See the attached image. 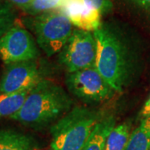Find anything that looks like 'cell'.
Segmentation results:
<instances>
[{"mask_svg": "<svg viewBox=\"0 0 150 150\" xmlns=\"http://www.w3.org/2000/svg\"><path fill=\"white\" fill-rule=\"evenodd\" d=\"M72 103L62 87L42 79L30 91L21 109L10 118L28 127H41L63 117Z\"/></svg>", "mask_w": 150, "mask_h": 150, "instance_id": "1", "label": "cell"}, {"mask_svg": "<svg viewBox=\"0 0 150 150\" xmlns=\"http://www.w3.org/2000/svg\"><path fill=\"white\" fill-rule=\"evenodd\" d=\"M97 42L95 67L115 92H123L130 75V60L124 43L110 28L93 32Z\"/></svg>", "mask_w": 150, "mask_h": 150, "instance_id": "2", "label": "cell"}, {"mask_svg": "<svg viewBox=\"0 0 150 150\" xmlns=\"http://www.w3.org/2000/svg\"><path fill=\"white\" fill-rule=\"evenodd\" d=\"M102 116L96 110L74 107L51 129L53 150H82Z\"/></svg>", "mask_w": 150, "mask_h": 150, "instance_id": "3", "label": "cell"}, {"mask_svg": "<svg viewBox=\"0 0 150 150\" xmlns=\"http://www.w3.org/2000/svg\"><path fill=\"white\" fill-rule=\"evenodd\" d=\"M32 27L38 45L48 56L60 53L74 31L69 19L59 10L34 16Z\"/></svg>", "mask_w": 150, "mask_h": 150, "instance_id": "4", "label": "cell"}, {"mask_svg": "<svg viewBox=\"0 0 150 150\" xmlns=\"http://www.w3.org/2000/svg\"><path fill=\"white\" fill-rule=\"evenodd\" d=\"M97 42L93 33L75 28L59 54V60L68 73L96 64Z\"/></svg>", "mask_w": 150, "mask_h": 150, "instance_id": "5", "label": "cell"}, {"mask_svg": "<svg viewBox=\"0 0 150 150\" xmlns=\"http://www.w3.org/2000/svg\"><path fill=\"white\" fill-rule=\"evenodd\" d=\"M66 84L74 96L86 103L107 100L115 92L95 66L68 73Z\"/></svg>", "mask_w": 150, "mask_h": 150, "instance_id": "6", "label": "cell"}, {"mask_svg": "<svg viewBox=\"0 0 150 150\" xmlns=\"http://www.w3.org/2000/svg\"><path fill=\"white\" fill-rule=\"evenodd\" d=\"M38 49L31 33L15 23L0 38V59L6 65L35 60Z\"/></svg>", "mask_w": 150, "mask_h": 150, "instance_id": "7", "label": "cell"}, {"mask_svg": "<svg viewBox=\"0 0 150 150\" xmlns=\"http://www.w3.org/2000/svg\"><path fill=\"white\" fill-rule=\"evenodd\" d=\"M42 79L35 60L8 64L0 79V93H12L33 88Z\"/></svg>", "mask_w": 150, "mask_h": 150, "instance_id": "8", "label": "cell"}, {"mask_svg": "<svg viewBox=\"0 0 150 150\" xmlns=\"http://www.w3.org/2000/svg\"><path fill=\"white\" fill-rule=\"evenodd\" d=\"M59 11L69 19L73 26L81 30L93 33L102 25V14L83 0H68Z\"/></svg>", "mask_w": 150, "mask_h": 150, "instance_id": "9", "label": "cell"}, {"mask_svg": "<svg viewBox=\"0 0 150 150\" xmlns=\"http://www.w3.org/2000/svg\"><path fill=\"white\" fill-rule=\"evenodd\" d=\"M0 150H40L31 136L13 129H0Z\"/></svg>", "mask_w": 150, "mask_h": 150, "instance_id": "10", "label": "cell"}, {"mask_svg": "<svg viewBox=\"0 0 150 150\" xmlns=\"http://www.w3.org/2000/svg\"><path fill=\"white\" fill-rule=\"evenodd\" d=\"M115 126L116 120L112 115L101 118L82 150H104L108 137Z\"/></svg>", "mask_w": 150, "mask_h": 150, "instance_id": "11", "label": "cell"}, {"mask_svg": "<svg viewBox=\"0 0 150 150\" xmlns=\"http://www.w3.org/2000/svg\"><path fill=\"white\" fill-rule=\"evenodd\" d=\"M33 88L12 93H0V118H11L15 115L22 108Z\"/></svg>", "mask_w": 150, "mask_h": 150, "instance_id": "12", "label": "cell"}, {"mask_svg": "<svg viewBox=\"0 0 150 150\" xmlns=\"http://www.w3.org/2000/svg\"><path fill=\"white\" fill-rule=\"evenodd\" d=\"M124 150H150V117L144 118L130 134Z\"/></svg>", "mask_w": 150, "mask_h": 150, "instance_id": "13", "label": "cell"}, {"mask_svg": "<svg viewBox=\"0 0 150 150\" xmlns=\"http://www.w3.org/2000/svg\"><path fill=\"white\" fill-rule=\"evenodd\" d=\"M129 122L120 123L114 127L108 137L104 150H124L130 135Z\"/></svg>", "mask_w": 150, "mask_h": 150, "instance_id": "14", "label": "cell"}, {"mask_svg": "<svg viewBox=\"0 0 150 150\" xmlns=\"http://www.w3.org/2000/svg\"><path fill=\"white\" fill-rule=\"evenodd\" d=\"M68 0H33L23 10L26 13L37 16L43 13L60 9Z\"/></svg>", "mask_w": 150, "mask_h": 150, "instance_id": "15", "label": "cell"}, {"mask_svg": "<svg viewBox=\"0 0 150 150\" xmlns=\"http://www.w3.org/2000/svg\"><path fill=\"white\" fill-rule=\"evenodd\" d=\"M16 23V15L10 6L0 1V38Z\"/></svg>", "mask_w": 150, "mask_h": 150, "instance_id": "16", "label": "cell"}, {"mask_svg": "<svg viewBox=\"0 0 150 150\" xmlns=\"http://www.w3.org/2000/svg\"><path fill=\"white\" fill-rule=\"evenodd\" d=\"M87 5L90 6L98 11L101 14L108 13L112 9L111 0H83Z\"/></svg>", "mask_w": 150, "mask_h": 150, "instance_id": "17", "label": "cell"}, {"mask_svg": "<svg viewBox=\"0 0 150 150\" xmlns=\"http://www.w3.org/2000/svg\"><path fill=\"white\" fill-rule=\"evenodd\" d=\"M128 1L144 8L145 10L150 11V0H128Z\"/></svg>", "mask_w": 150, "mask_h": 150, "instance_id": "18", "label": "cell"}, {"mask_svg": "<svg viewBox=\"0 0 150 150\" xmlns=\"http://www.w3.org/2000/svg\"><path fill=\"white\" fill-rule=\"evenodd\" d=\"M9 3L14 4L15 6H18V8H20L21 9L24 8L25 7H27L33 0H7Z\"/></svg>", "mask_w": 150, "mask_h": 150, "instance_id": "19", "label": "cell"}, {"mask_svg": "<svg viewBox=\"0 0 150 150\" xmlns=\"http://www.w3.org/2000/svg\"><path fill=\"white\" fill-rule=\"evenodd\" d=\"M141 114L144 117H150V96L149 98V99L146 101V103L144 105V108L141 111Z\"/></svg>", "mask_w": 150, "mask_h": 150, "instance_id": "20", "label": "cell"}, {"mask_svg": "<svg viewBox=\"0 0 150 150\" xmlns=\"http://www.w3.org/2000/svg\"><path fill=\"white\" fill-rule=\"evenodd\" d=\"M49 150H53V149H51V148H50V149H49Z\"/></svg>", "mask_w": 150, "mask_h": 150, "instance_id": "21", "label": "cell"}]
</instances>
